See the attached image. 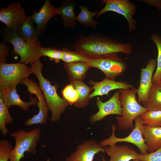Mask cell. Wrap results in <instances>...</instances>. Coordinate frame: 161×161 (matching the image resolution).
Listing matches in <instances>:
<instances>
[{"label": "cell", "mask_w": 161, "mask_h": 161, "mask_svg": "<svg viewBox=\"0 0 161 161\" xmlns=\"http://www.w3.org/2000/svg\"><path fill=\"white\" fill-rule=\"evenodd\" d=\"M73 47L76 52L89 59L120 52L129 54L132 51L130 44H121L116 40L97 34L80 35Z\"/></svg>", "instance_id": "cell-1"}, {"label": "cell", "mask_w": 161, "mask_h": 161, "mask_svg": "<svg viewBox=\"0 0 161 161\" xmlns=\"http://www.w3.org/2000/svg\"><path fill=\"white\" fill-rule=\"evenodd\" d=\"M31 65L32 73L35 75L38 80L39 86L43 93L47 105L51 113L50 121L57 122L69 104L58 95L56 86L52 85L49 80L43 76L41 72L43 66L40 60L33 62Z\"/></svg>", "instance_id": "cell-2"}, {"label": "cell", "mask_w": 161, "mask_h": 161, "mask_svg": "<svg viewBox=\"0 0 161 161\" xmlns=\"http://www.w3.org/2000/svg\"><path fill=\"white\" fill-rule=\"evenodd\" d=\"M120 100L123 109L121 116L116 118L119 129L123 130H131L134 128L133 121L139 116L148 111L140 105L137 101L136 95L137 89L134 87L119 89Z\"/></svg>", "instance_id": "cell-3"}, {"label": "cell", "mask_w": 161, "mask_h": 161, "mask_svg": "<svg viewBox=\"0 0 161 161\" xmlns=\"http://www.w3.org/2000/svg\"><path fill=\"white\" fill-rule=\"evenodd\" d=\"M41 134L39 127L28 132L21 130L10 133V136L15 139V145L11 153L9 161H20L24 157L25 152L36 154L37 151L35 148L40 139Z\"/></svg>", "instance_id": "cell-4"}, {"label": "cell", "mask_w": 161, "mask_h": 161, "mask_svg": "<svg viewBox=\"0 0 161 161\" xmlns=\"http://www.w3.org/2000/svg\"><path fill=\"white\" fill-rule=\"evenodd\" d=\"M3 37L4 41L13 45V52L20 57V63L31 64L39 60L42 56L38 49L40 44L34 46L28 45L20 37L16 31L6 28L3 33Z\"/></svg>", "instance_id": "cell-5"}, {"label": "cell", "mask_w": 161, "mask_h": 161, "mask_svg": "<svg viewBox=\"0 0 161 161\" xmlns=\"http://www.w3.org/2000/svg\"><path fill=\"white\" fill-rule=\"evenodd\" d=\"M32 73L31 67L24 63L0 62V91L16 87Z\"/></svg>", "instance_id": "cell-6"}, {"label": "cell", "mask_w": 161, "mask_h": 161, "mask_svg": "<svg viewBox=\"0 0 161 161\" xmlns=\"http://www.w3.org/2000/svg\"><path fill=\"white\" fill-rule=\"evenodd\" d=\"M134 126L132 131L127 137L124 138H118L115 135L116 127L115 125L112 126V134L109 138L103 140L99 143L102 147L107 145H115L120 142H126L132 143L139 149L141 154H148L146 147L142 135V129L144 125L141 115L136 117L134 120Z\"/></svg>", "instance_id": "cell-7"}, {"label": "cell", "mask_w": 161, "mask_h": 161, "mask_svg": "<svg viewBox=\"0 0 161 161\" xmlns=\"http://www.w3.org/2000/svg\"><path fill=\"white\" fill-rule=\"evenodd\" d=\"M88 62L91 67L100 69L104 74L106 78L111 79L115 80L127 68L126 64L118 56L117 53L90 58Z\"/></svg>", "instance_id": "cell-8"}, {"label": "cell", "mask_w": 161, "mask_h": 161, "mask_svg": "<svg viewBox=\"0 0 161 161\" xmlns=\"http://www.w3.org/2000/svg\"><path fill=\"white\" fill-rule=\"evenodd\" d=\"M20 84L24 85L30 95H35L38 100L37 104L39 112L37 114L26 120L24 125L28 126L36 124H44L48 117V108L43 93L40 86L35 82L27 78L23 80Z\"/></svg>", "instance_id": "cell-9"}, {"label": "cell", "mask_w": 161, "mask_h": 161, "mask_svg": "<svg viewBox=\"0 0 161 161\" xmlns=\"http://www.w3.org/2000/svg\"><path fill=\"white\" fill-rule=\"evenodd\" d=\"M103 2L105 5L98 11L97 16L108 11L114 12L124 16L128 22V30L130 32L136 29V22L133 16L137 8L134 3L128 0H104Z\"/></svg>", "instance_id": "cell-10"}, {"label": "cell", "mask_w": 161, "mask_h": 161, "mask_svg": "<svg viewBox=\"0 0 161 161\" xmlns=\"http://www.w3.org/2000/svg\"><path fill=\"white\" fill-rule=\"evenodd\" d=\"M27 16L20 2L13 3L0 10V21L4 24L7 28L17 31Z\"/></svg>", "instance_id": "cell-11"}, {"label": "cell", "mask_w": 161, "mask_h": 161, "mask_svg": "<svg viewBox=\"0 0 161 161\" xmlns=\"http://www.w3.org/2000/svg\"><path fill=\"white\" fill-rule=\"evenodd\" d=\"M96 105L98 111L91 116L89 121L92 124L101 120L106 116L111 114H115L121 116L123 114V109L120 100V93L117 90L113 95L107 101H103L99 97L96 100Z\"/></svg>", "instance_id": "cell-12"}, {"label": "cell", "mask_w": 161, "mask_h": 161, "mask_svg": "<svg viewBox=\"0 0 161 161\" xmlns=\"http://www.w3.org/2000/svg\"><path fill=\"white\" fill-rule=\"evenodd\" d=\"M100 152H105L104 148L101 146L96 140H86L66 158L65 161H93L95 155Z\"/></svg>", "instance_id": "cell-13"}, {"label": "cell", "mask_w": 161, "mask_h": 161, "mask_svg": "<svg viewBox=\"0 0 161 161\" xmlns=\"http://www.w3.org/2000/svg\"><path fill=\"white\" fill-rule=\"evenodd\" d=\"M157 60L151 58L145 67L141 69L140 83L137 89V100L139 103L143 104L146 101L148 94L152 84L153 74L156 69Z\"/></svg>", "instance_id": "cell-14"}, {"label": "cell", "mask_w": 161, "mask_h": 161, "mask_svg": "<svg viewBox=\"0 0 161 161\" xmlns=\"http://www.w3.org/2000/svg\"><path fill=\"white\" fill-rule=\"evenodd\" d=\"M58 15L57 8L52 4L49 0H45L38 12L34 11L31 17L33 22L37 24L36 28L39 35H41L45 30L49 20Z\"/></svg>", "instance_id": "cell-15"}, {"label": "cell", "mask_w": 161, "mask_h": 161, "mask_svg": "<svg viewBox=\"0 0 161 161\" xmlns=\"http://www.w3.org/2000/svg\"><path fill=\"white\" fill-rule=\"evenodd\" d=\"M89 83L93 86L94 90V91L90 94V99L97 96L108 95L109 92L110 91L114 89H128L133 87L130 83L125 82L117 81L115 80L106 78L99 82L90 80Z\"/></svg>", "instance_id": "cell-16"}, {"label": "cell", "mask_w": 161, "mask_h": 161, "mask_svg": "<svg viewBox=\"0 0 161 161\" xmlns=\"http://www.w3.org/2000/svg\"><path fill=\"white\" fill-rule=\"evenodd\" d=\"M0 97L4 104L9 108L10 106H16L20 107L24 111L28 110L31 105H37L38 100L37 97L30 96V100L28 102L23 101L17 92L16 87L6 88L0 91Z\"/></svg>", "instance_id": "cell-17"}, {"label": "cell", "mask_w": 161, "mask_h": 161, "mask_svg": "<svg viewBox=\"0 0 161 161\" xmlns=\"http://www.w3.org/2000/svg\"><path fill=\"white\" fill-rule=\"evenodd\" d=\"M105 152L110 157L109 161H130L138 160L139 154L136 151L127 145H115L104 147Z\"/></svg>", "instance_id": "cell-18"}, {"label": "cell", "mask_w": 161, "mask_h": 161, "mask_svg": "<svg viewBox=\"0 0 161 161\" xmlns=\"http://www.w3.org/2000/svg\"><path fill=\"white\" fill-rule=\"evenodd\" d=\"M142 135L147 151L154 152L161 148V127H152L144 124Z\"/></svg>", "instance_id": "cell-19"}, {"label": "cell", "mask_w": 161, "mask_h": 161, "mask_svg": "<svg viewBox=\"0 0 161 161\" xmlns=\"http://www.w3.org/2000/svg\"><path fill=\"white\" fill-rule=\"evenodd\" d=\"M20 37L27 44L34 46L40 44L39 33L33 24L31 16H27L17 31Z\"/></svg>", "instance_id": "cell-20"}, {"label": "cell", "mask_w": 161, "mask_h": 161, "mask_svg": "<svg viewBox=\"0 0 161 161\" xmlns=\"http://www.w3.org/2000/svg\"><path fill=\"white\" fill-rule=\"evenodd\" d=\"M75 1L64 0L57 8L58 15L61 16L63 24L65 27L75 28L76 25V17L74 12Z\"/></svg>", "instance_id": "cell-21"}, {"label": "cell", "mask_w": 161, "mask_h": 161, "mask_svg": "<svg viewBox=\"0 0 161 161\" xmlns=\"http://www.w3.org/2000/svg\"><path fill=\"white\" fill-rule=\"evenodd\" d=\"M64 67L70 83L83 81L86 73L91 67L88 62L81 61L65 63Z\"/></svg>", "instance_id": "cell-22"}, {"label": "cell", "mask_w": 161, "mask_h": 161, "mask_svg": "<svg viewBox=\"0 0 161 161\" xmlns=\"http://www.w3.org/2000/svg\"><path fill=\"white\" fill-rule=\"evenodd\" d=\"M143 105L148 111H161V86L158 82L152 83Z\"/></svg>", "instance_id": "cell-23"}, {"label": "cell", "mask_w": 161, "mask_h": 161, "mask_svg": "<svg viewBox=\"0 0 161 161\" xmlns=\"http://www.w3.org/2000/svg\"><path fill=\"white\" fill-rule=\"evenodd\" d=\"M72 83L77 91L78 98L77 102L74 104L77 108H82L87 106L90 99V92L94 88L86 85L83 81H77Z\"/></svg>", "instance_id": "cell-24"}, {"label": "cell", "mask_w": 161, "mask_h": 161, "mask_svg": "<svg viewBox=\"0 0 161 161\" xmlns=\"http://www.w3.org/2000/svg\"><path fill=\"white\" fill-rule=\"evenodd\" d=\"M80 12L76 17V21L79 23L88 26L93 29L95 28L98 24V23L93 19L97 14V12L90 11L86 6L79 5Z\"/></svg>", "instance_id": "cell-25"}, {"label": "cell", "mask_w": 161, "mask_h": 161, "mask_svg": "<svg viewBox=\"0 0 161 161\" xmlns=\"http://www.w3.org/2000/svg\"><path fill=\"white\" fill-rule=\"evenodd\" d=\"M9 108L0 97V130L2 135L4 136L7 135L9 132L6 124L13 123V118L9 113Z\"/></svg>", "instance_id": "cell-26"}, {"label": "cell", "mask_w": 161, "mask_h": 161, "mask_svg": "<svg viewBox=\"0 0 161 161\" xmlns=\"http://www.w3.org/2000/svg\"><path fill=\"white\" fill-rule=\"evenodd\" d=\"M150 38L156 44L158 51L157 68L153 76L152 82H158L161 74V37L157 33H153Z\"/></svg>", "instance_id": "cell-27"}, {"label": "cell", "mask_w": 161, "mask_h": 161, "mask_svg": "<svg viewBox=\"0 0 161 161\" xmlns=\"http://www.w3.org/2000/svg\"><path fill=\"white\" fill-rule=\"evenodd\" d=\"M141 116L144 125L152 127H161V111H148Z\"/></svg>", "instance_id": "cell-28"}, {"label": "cell", "mask_w": 161, "mask_h": 161, "mask_svg": "<svg viewBox=\"0 0 161 161\" xmlns=\"http://www.w3.org/2000/svg\"><path fill=\"white\" fill-rule=\"evenodd\" d=\"M62 60L65 63L68 64L77 62H88L89 58L75 51L69 50L66 47L62 48Z\"/></svg>", "instance_id": "cell-29"}, {"label": "cell", "mask_w": 161, "mask_h": 161, "mask_svg": "<svg viewBox=\"0 0 161 161\" xmlns=\"http://www.w3.org/2000/svg\"><path fill=\"white\" fill-rule=\"evenodd\" d=\"M61 93L63 98L69 105H74L78 100V92L72 83L66 85L62 90Z\"/></svg>", "instance_id": "cell-30"}, {"label": "cell", "mask_w": 161, "mask_h": 161, "mask_svg": "<svg viewBox=\"0 0 161 161\" xmlns=\"http://www.w3.org/2000/svg\"><path fill=\"white\" fill-rule=\"evenodd\" d=\"M38 49L42 56L47 57L51 60L54 61L56 63L62 60V50L52 47H43L41 45L39 46Z\"/></svg>", "instance_id": "cell-31"}, {"label": "cell", "mask_w": 161, "mask_h": 161, "mask_svg": "<svg viewBox=\"0 0 161 161\" xmlns=\"http://www.w3.org/2000/svg\"><path fill=\"white\" fill-rule=\"evenodd\" d=\"M12 145L6 140L0 141V161H9L13 149Z\"/></svg>", "instance_id": "cell-32"}, {"label": "cell", "mask_w": 161, "mask_h": 161, "mask_svg": "<svg viewBox=\"0 0 161 161\" xmlns=\"http://www.w3.org/2000/svg\"><path fill=\"white\" fill-rule=\"evenodd\" d=\"M138 160L141 161H161V148L145 154H139Z\"/></svg>", "instance_id": "cell-33"}, {"label": "cell", "mask_w": 161, "mask_h": 161, "mask_svg": "<svg viewBox=\"0 0 161 161\" xmlns=\"http://www.w3.org/2000/svg\"><path fill=\"white\" fill-rule=\"evenodd\" d=\"M3 41L0 44V62L6 63L7 57L9 55V47Z\"/></svg>", "instance_id": "cell-34"}, {"label": "cell", "mask_w": 161, "mask_h": 161, "mask_svg": "<svg viewBox=\"0 0 161 161\" xmlns=\"http://www.w3.org/2000/svg\"><path fill=\"white\" fill-rule=\"evenodd\" d=\"M145 3L157 8L159 10L161 9V0H143Z\"/></svg>", "instance_id": "cell-35"}, {"label": "cell", "mask_w": 161, "mask_h": 161, "mask_svg": "<svg viewBox=\"0 0 161 161\" xmlns=\"http://www.w3.org/2000/svg\"><path fill=\"white\" fill-rule=\"evenodd\" d=\"M158 83H159L160 86H161V74Z\"/></svg>", "instance_id": "cell-36"}, {"label": "cell", "mask_w": 161, "mask_h": 161, "mask_svg": "<svg viewBox=\"0 0 161 161\" xmlns=\"http://www.w3.org/2000/svg\"><path fill=\"white\" fill-rule=\"evenodd\" d=\"M133 161H141L138 160H134Z\"/></svg>", "instance_id": "cell-37"}, {"label": "cell", "mask_w": 161, "mask_h": 161, "mask_svg": "<svg viewBox=\"0 0 161 161\" xmlns=\"http://www.w3.org/2000/svg\"><path fill=\"white\" fill-rule=\"evenodd\" d=\"M101 161H108L107 160H106L104 159H103Z\"/></svg>", "instance_id": "cell-38"}, {"label": "cell", "mask_w": 161, "mask_h": 161, "mask_svg": "<svg viewBox=\"0 0 161 161\" xmlns=\"http://www.w3.org/2000/svg\"><path fill=\"white\" fill-rule=\"evenodd\" d=\"M50 161V159L49 158H48L47 160V161Z\"/></svg>", "instance_id": "cell-39"}]
</instances>
